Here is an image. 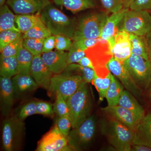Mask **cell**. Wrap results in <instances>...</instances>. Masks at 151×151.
Instances as JSON below:
<instances>
[{
    "mask_svg": "<svg viewBox=\"0 0 151 151\" xmlns=\"http://www.w3.org/2000/svg\"><path fill=\"white\" fill-rule=\"evenodd\" d=\"M132 54L136 55L149 60L147 41L146 36L130 34Z\"/></svg>",
    "mask_w": 151,
    "mask_h": 151,
    "instance_id": "25",
    "label": "cell"
},
{
    "mask_svg": "<svg viewBox=\"0 0 151 151\" xmlns=\"http://www.w3.org/2000/svg\"><path fill=\"white\" fill-rule=\"evenodd\" d=\"M134 144L145 145L151 148V112L145 115L135 130Z\"/></svg>",
    "mask_w": 151,
    "mask_h": 151,
    "instance_id": "21",
    "label": "cell"
},
{
    "mask_svg": "<svg viewBox=\"0 0 151 151\" xmlns=\"http://www.w3.org/2000/svg\"><path fill=\"white\" fill-rule=\"evenodd\" d=\"M12 81L15 97L32 92L39 87L29 74L18 73L12 78Z\"/></svg>",
    "mask_w": 151,
    "mask_h": 151,
    "instance_id": "20",
    "label": "cell"
},
{
    "mask_svg": "<svg viewBox=\"0 0 151 151\" xmlns=\"http://www.w3.org/2000/svg\"><path fill=\"white\" fill-rule=\"evenodd\" d=\"M55 37L52 35L45 38L44 41L42 53L47 52L52 50L55 48Z\"/></svg>",
    "mask_w": 151,
    "mask_h": 151,
    "instance_id": "45",
    "label": "cell"
},
{
    "mask_svg": "<svg viewBox=\"0 0 151 151\" xmlns=\"http://www.w3.org/2000/svg\"><path fill=\"white\" fill-rule=\"evenodd\" d=\"M45 39H24L23 46L34 56L42 55Z\"/></svg>",
    "mask_w": 151,
    "mask_h": 151,
    "instance_id": "34",
    "label": "cell"
},
{
    "mask_svg": "<svg viewBox=\"0 0 151 151\" xmlns=\"http://www.w3.org/2000/svg\"><path fill=\"white\" fill-rule=\"evenodd\" d=\"M36 104V101H32L24 104L20 108L17 116L24 121L29 116L37 114Z\"/></svg>",
    "mask_w": 151,
    "mask_h": 151,
    "instance_id": "38",
    "label": "cell"
},
{
    "mask_svg": "<svg viewBox=\"0 0 151 151\" xmlns=\"http://www.w3.org/2000/svg\"><path fill=\"white\" fill-rule=\"evenodd\" d=\"M23 35H21L5 47L1 51V57L16 56L22 47L24 41Z\"/></svg>",
    "mask_w": 151,
    "mask_h": 151,
    "instance_id": "33",
    "label": "cell"
},
{
    "mask_svg": "<svg viewBox=\"0 0 151 151\" xmlns=\"http://www.w3.org/2000/svg\"><path fill=\"white\" fill-rule=\"evenodd\" d=\"M77 63L81 65V66H84V67L89 68L93 69V64H92V61L86 55L82 58Z\"/></svg>",
    "mask_w": 151,
    "mask_h": 151,
    "instance_id": "46",
    "label": "cell"
},
{
    "mask_svg": "<svg viewBox=\"0 0 151 151\" xmlns=\"http://www.w3.org/2000/svg\"><path fill=\"white\" fill-rule=\"evenodd\" d=\"M96 122L94 116H89L78 127L72 129L68 137L72 150H79L91 142L95 134Z\"/></svg>",
    "mask_w": 151,
    "mask_h": 151,
    "instance_id": "9",
    "label": "cell"
},
{
    "mask_svg": "<svg viewBox=\"0 0 151 151\" xmlns=\"http://www.w3.org/2000/svg\"><path fill=\"white\" fill-rule=\"evenodd\" d=\"M19 73L16 56L1 57L0 75L3 77L12 78Z\"/></svg>",
    "mask_w": 151,
    "mask_h": 151,
    "instance_id": "27",
    "label": "cell"
},
{
    "mask_svg": "<svg viewBox=\"0 0 151 151\" xmlns=\"http://www.w3.org/2000/svg\"><path fill=\"white\" fill-rule=\"evenodd\" d=\"M31 75L39 87L48 90L53 74L44 62L41 55L34 56Z\"/></svg>",
    "mask_w": 151,
    "mask_h": 151,
    "instance_id": "15",
    "label": "cell"
},
{
    "mask_svg": "<svg viewBox=\"0 0 151 151\" xmlns=\"http://www.w3.org/2000/svg\"><path fill=\"white\" fill-rule=\"evenodd\" d=\"M111 74L110 72L107 77L102 78L98 77L96 73H94L92 83L97 89L100 101H103L105 98L106 93L111 84Z\"/></svg>",
    "mask_w": 151,
    "mask_h": 151,
    "instance_id": "32",
    "label": "cell"
},
{
    "mask_svg": "<svg viewBox=\"0 0 151 151\" xmlns=\"http://www.w3.org/2000/svg\"><path fill=\"white\" fill-rule=\"evenodd\" d=\"M85 56H86V53L84 50L71 45L68 52V64L78 63L80 60Z\"/></svg>",
    "mask_w": 151,
    "mask_h": 151,
    "instance_id": "39",
    "label": "cell"
},
{
    "mask_svg": "<svg viewBox=\"0 0 151 151\" xmlns=\"http://www.w3.org/2000/svg\"><path fill=\"white\" fill-rule=\"evenodd\" d=\"M123 1V8H129L130 6L132 5L134 0H122Z\"/></svg>",
    "mask_w": 151,
    "mask_h": 151,
    "instance_id": "49",
    "label": "cell"
},
{
    "mask_svg": "<svg viewBox=\"0 0 151 151\" xmlns=\"http://www.w3.org/2000/svg\"><path fill=\"white\" fill-rule=\"evenodd\" d=\"M133 151H151V148L148 146L142 145L133 144L132 150Z\"/></svg>",
    "mask_w": 151,
    "mask_h": 151,
    "instance_id": "47",
    "label": "cell"
},
{
    "mask_svg": "<svg viewBox=\"0 0 151 151\" xmlns=\"http://www.w3.org/2000/svg\"><path fill=\"white\" fill-rule=\"evenodd\" d=\"M68 52L55 50L44 52L41 56L44 62L53 74H60L65 70L67 65Z\"/></svg>",
    "mask_w": 151,
    "mask_h": 151,
    "instance_id": "18",
    "label": "cell"
},
{
    "mask_svg": "<svg viewBox=\"0 0 151 151\" xmlns=\"http://www.w3.org/2000/svg\"><path fill=\"white\" fill-rule=\"evenodd\" d=\"M6 3L17 14L40 13L51 4L50 0H7Z\"/></svg>",
    "mask_w": 151,
    "mask_h": 151,
    "instance_id": "14",
    "label": "cell"
},
{
    "mask_svg": "<svg viewBox=\"0 0 151 151\" xmlns=\"http://www.w3.org/2000/svg\"><path fill=\"white\" fill-rule=\"evenodd\" d=\"M129 8H123L122 9L112 13L108 17L102 30L100 38L107 41L115 38L119 32L120 24L125 14Z\"/></svg>",
    "mask_w": 151,
    "mask_h": 151,
    "instance_id": "19",
    "label": "cell"
},
{
    "mask_svg": "<svg viewBox=\"0 0 151 151\" xmlns=\"http://www.w3.org/2000/svg\"><path fill=\"white\" fill-rule=\"evenodd\" d=\"M52 35L50 31L40 17L38 21L29 30L23 34V37L24 39H45Z\"/></svg>",
    "mask_w": 151,
    "mask_h": 151,
    "instance_id": "30",
    "label": "cell"
},
{
    "mask_svg": "<svg viewBox=\"0 0 151 151\" xmlns=\"http://www.w3.org/2000/svg\"><path fill=\"white\" fill-rule=\"evenodd\" d=\"M40 14L16 15V25L19 32L24 34L29 30L40 19Z\"/></svg>",
    "mask_w": 151,
    "mask_h": 151,
    "instance_id": "26",
    "label": "cell"
},
{
    "mask_svg": "<svg viewBox=\"0 0 151 151\" xmlns=\"http://www.w3.org/2000/svg\"><path fill=\"white\" fill-rule=\"evenodd\" d=\"M129 9L138 11L151 10V0H134Z\"/></svg>",
    "mask_w": 151,
    "mask_h": 151,
    "instance_id": "44",
    "label": "cell"
},
{
    "mask_svg": "<svg viewBox=\"0 0 151 151\" xmlns=\"http://www.w3.org/2000/svg\"><path fill=\"white\" fill-rule=\"evenodd\" d=\"M76 72L77 75L81 76L84 81L87 83H91L93 79L95 71L91 68L84 67L77 63L68 64L63 72L71 73Z\"/></svg>",
    "mask_w": 151,
    "mask_h": 151,
    "instance_id": "31",
    "label": "cell"
},
{
    "mask_svg": "<svg viewBox=\"0 0 151 151\" xmlns=\"http://www.w3.org/2000/svg\"><path fill=\"white\" fill-rule=\"evenodd\" d=\"M84 51L86 56L92 61L93 69L97 76L102 78L107 77L110 72L107 64L113 57L108 41L102 38L96 44Z\"/></svg>",
    "mask_w": 151,
    "mask_h": 151,
    "instance_id": "7",
    "label": "cell"
},
{
    "mask_svg": "<svg viewBox=\"0 0 151 151\" xmlns=\"http://www.w3.org/2000/svg\"><path fill=\"white\" fill-rule=\"evenodd\" d=\"M81 76L67 72L53 74L48 89L52 93H59L65 100L78 89L83 81Z\"/></svg>",
    "mask_w": 151,
    "mask_h": 151,
    "instance_id": "10",
    "label": "cell"
},
{
    "mask_svg": "<svg viewBox=\"0 0 151 151\" xmlns=\"http://www.w3.org/2000/svg\"><path fill=\"white\" fill-rule=\"evenodd\" d=\"M15 17L9 8L4 4L0 8V32L8 29L17 30L16 26Z\"/></svg>",
    "mask_w": 151,
    "mask_h": 151,
    "instance_id": "29",
    "label": "cell"
},
{
    "mask_svg": "<svg viewBox=\"0 0 151 151\" xmlns=\"http://www.w3.org/2000/svg\"><path fill=\"white\" fill-rule=\"evenodd\" d=\"M6 1L7 0H0V6H2L4 5L5 4Z\"/></svg>",
    "mask_w": 151,
    "mask_h": 151,
    "instance_id": "50",
    "label": "cell"
},
{
    "mask_svg": "<svg viewBox=\"0 0 151 151\" xmlns=\"http://www.w3.org/2000/svg\"><path fill=\"white\" fill-rule=\"evenodd\" d=\"M102 133L116 150L130 151L134 144L135 131L110 118L101 124Z\"/></svg>",
    "mask_w": 151,
    "mask_h": 151,
    "instance_id": "2",
    "label": "cell"
},
{
    "mask_svg": "<svg viewBox=\"0 0 151 151\" xmlns=\"http://www.w3.org/2000/svg\"><path fill=\"white\" fill-rule=\"evenodd\" d=\"M124 90V86L119 82V79L112 73L111 84L105 96L108 106L118 105L120 97Z\"/></svg>",
    "mask_w": 151,
    "mask_h": 151,
    "instance_id": "24",
    "label": "cell"
},
{
    "mask_svg": "<svg viewBox=\"0 0 151 151\" xmlns=\"http://www.w3.org/2000/svg\"><path fill=\"white\" fill-rule=\"evenodd\" d=\"M25 124L17 115L8 117L3 122L2 142L6 151L18 150L24 134Z\"/></svg>",
    "mask_w": 151,
    "mask_h": 151,
    "instance_id": "5",
    "label": "cell"
},
{
    "mask_svg": "<svg viewBox=\"0 0 151 151\" xmlns=\"http://www.w3.org/2000/svg\"><path fill=\"white\" fill-rule=\"evenodd\" d=\"M102 110L110 118L115 119L130 129L135 131L142 119L132 111L119 105L109 106Z\"/></svg>",
    "mask_w": 151,
    "mask_h": 151,
    "instance_id": "13",
    "label": "cell"
},
{
    "mask_svg": "<svg viewBox=\"0 0 151 151\" xmlns=\"http://www.w3.org/2000/svg\"><path fill=\"white\" fill-rule=\"evenodd\" d=\"M36 109L37 114H40L45 116H53L55 113L53 105L48 102L42 101L36 102Z\"/></svg>",
    "mask_w": 151,
    "mask_h": 151,
    "instance_id": "41",
    "label": "cell"
},
{
    "mask_svg": "<svg viewBox=\"0 0 151 151\" xmlns=\"http://www.w3.org/2000/svg\"><path fill=\"white\" fill-rule=\"evenodd\" d=\"M150 97L151 99V83L150 86Z\"/></svg>",
    "mask_w": 151,
    "mask_h": 151,
    "instance_id": "51",
    "label": "cell"
},
{
    "mask_svg": "<svg viewBox=\"0 0 151 151\" xmlns=\"http://www.w3.org/2000/svg\"><path fill=\"white\" fill-rule=\"evenodd\" d=\"M101 38L97 39H84L79 40L73 41L72 45L76 47L83 50H86L96 44L101 40Z\"/></svg>",
    "mask_w": 151,
    "mask_h": 151,
    "instance_id": "43",
    "label": "cell"
},
{
    "mask_svg": "<svg viewBox=\"0 0 151 151\" xmlns=\"http://www.w3.org/2000/svg\"><path fill=\"white\" fill-rule=\"evenodd\" d=\"M87 84L83 81L77 91L66 100L72 129L78 127L90 115L92 103Z\"/></svg>",
    "mask_w": 151,
    "mask_h": 151,
    "instance_id": "3",
    "label": "cell"
},
{
    "mask_svg": "<svg viewBox=\"0 0 151 151\" xmlns=\"http://www.w3.org/2000/svg\"><path fill=\"white\" fill-rule=\"evenodd\" d=\"M56 4L64 7L76 14L87 9H95L98 6V0H53Z\"/></svg>",
    "mask_w": 151,
    "mask_h": 151,
    "instance_id": "22",
    "label": "cell"
},
{
    "mask_svg": "<svg viewBox=\"0 0 151 151\" xmlns=\"http://www.w3.org/2000/svg\"><path fill=\"white\" fill-rule=\"evenodd\" d=\"M148 44L149 60L151 63V31L146 36Z\"/></svg>",
    "mask_w": 151,
    "mask_h": 151,
    "instance_id": "48",
    "label": "cell"
},
{
    "mask_svg": "<svg viewBox=\"0 0 151 151\" xmlns=\"http://www.w3.org/2000/svg\"><path fill=\"white\" fill-rule=\"evenodd\" d=\"M36 151H72L68 138L64 136L55 124L38 143Z\"/></svg>",
    "mask_w": 151,
    "mask_h": 151,
    "instance_id": "11",
    "label": "cell"
},
{
    "mask_svg": "<svg viewBox=\"0 0 151 151\" xmlns=\"http://www.w3.org/2000/svg\"><path fill=\"white\" fill-rule=\"evenodd\" d=\"M15 99L12 78L0 77V100L2 113L7 116L13 106Z\"/></svg>",
    "mask_w": 151,
    "mask_h": 151,
    "instance_id": "17",
    "label": "cell"
},
{
    "mask_svg": "<svg viewBox=\"0 0 151 151\" xmlns=\"http://www.w3.org/2000/svg\"><path fill=\"white\" fill-rule=\"evenodd\" d=\"M107 67L109 71L121 81L126 90L136 97H140L142 89L136 84L123 63L113 57L107 64Z\"/></svg>",
    "mask_w": 151,
    "mask_h": 151,
    "instance_id": "12",
    "label": "cell"
},
{
    "mask_svg": "<svg viewBox=\"0 0 151 151\" xmlns=\"http://www.w3.org/2000/svg\"><path fill=\"white\" fill-rule=\"evenodd\" d=\"M118 105L132 111L141 119L145 115L142 105L138 103L133 94L126 89L124 90L120 97Z\"/></svg>",
    "mask_w": 151,
    "mask_h": 151,
    "instance_id": "23",
    "label": "cell"
},
{
    "mask_svg": "<svg viewBox=\"0 0 151 151\" xmlns=\"http://www.w3.org/2000/svg\"><path fill=\"white\" fill-rule=\"evenodd\" d=\"M55 48L59 51L68 50L72 45L73 40L70 38L63 35H56Z\"/></svg>",
    "mask_w": 151,
    "mask_h": 151,
    "instance_id": "42",
    "label": "cell"
},
{
    "mask_svg": "<svg viewBox=\"0 0 151 151\" xmlns=\"http://www.w3.org/2000/svg\"><path fill=\"white\" fill-rule=\"evenodd\" d=\"M113 57L119 62L124 63L132 54L130 34L120 31L115 36V44L112 49Z\"/></svg>",
    "mask_w": 151,
    "mask_h": 151,
    "instance_id": "16",
    "label": "cell"
},
{
    "mask_svg": "<svg viewBox=\"0 0 151 151\" xmlns=\"http://www.w3.org/2000/svg\"><path fill=\"white\" fill-rule=\"evenodd\" d=\"M129 34L146 36L151 31V16L148 11L129 9L125 14L119 28Z\"/></svg>",
    "mask_w": 151,
    "mask_h": 151,
    "instance_id": "6",
    "label": "cell"
},
{
    "mask_svg": "<svg viewBox=\"0 0 151 151\" xmlns=\"http://www.w3.org/2000/svg\"><path fill=\"white\" fill-rule=\"evenodd\" d=\"M55 124L63 134L68 137L71 128L72 129V124L69 116L58 117Z\"/></svg>",
    "mask_w": 151,
    "mask_h": 151,
    "instance_id": "37",
    "label": "cell"
},
{
    "mask_svg": "<svg viewBox=\"0 0 151 151\" xmlns=\"http://www.w3.org/2000/svg\"><path fill=\"white\" fill-rule=\"evenodd\" d=\"M40 15L52 35L65 36L73 40L76 19L68 17L51 3L42 11Z\"/></svg>",
    "mask_w": 151,
    "mask_h": 151,
    "instance_id": "1",
    "label": "cell"
},
{
    "mask_svg": "<svg viewBox=\"0 0 151 151\" xmlns=\"http://www.w3.org/2000/svg\"><path fill=\"white\" fill-rule=\"evenodd\" d=\"M55 94V100L53 104L54 113L58 117L69 116V111L67 101L59 93Z\"/></svg>",
    "mask_w": 151,
    "mask_h": 151,
    "instance_id": "35",
    "label": "cell"
},
{
    "mask_svg": "<svg viewBox=\"0 0 151 151\" xmlns=\"http://www.w3.org/2000/svg\"><path fill=\"white\" fill-rule=\"evenodd\" d=\"M21 34L17 30L8 29L0 32V50Z\"/></svg>",
    "mask_w": 151,
    "mask_h": 151,
    "instance_id": "36",
    "label": "cell"
},
{
    "mask_svg": "<svg viewBox=\"0 0 151 151\" xmlns=\"http://www.w3.org/2000/svg\"><path fill=\"white\" fill-rule=\"evenodd\" d=\"M16 57L19 73L31 75V68L34 55L23 47L19 50Z\"/></svg>",
    "mask_w": 151,
    "mask_h": 151,
    "instance_id": "28",
    "label": "cell"
},
{
    "mask_svg": "<svg viewBox=\"0 0 151 151\" xmlns=\"http://www.w3.org/2000/svg\"><path fill=\"white\" fill-rule=\"evenodd\" d=\"M109 14L102 11L94 12L76 19L73 41L100 38Z\"/></svg>",
    "mask_w": 151,
    "mask_h": 151,
    "instance_id": "4",
    "label": "cell"
},
{
    "mask_svg": "<svg viewBox=\"0 0 151 151\" xmlns=\"http://www.w3.org/2000/svg\"><path fill=\"white\" fill-rule=\"evenodd\" d=\"M105 12L113 13L123 8L122 0H99Z\"/></svg>",
    "mask_w": 151,
    "mask_h": 151,
    "instance_id": "40",
    "label": "cell"
},
{
    "mask_svg": "<svg viewBox=\"0 0 151 151\" xmlns=\"http://www.w3.org/2000/svg\"><path fill=\"white\" fill-rule=\"evenodd\" d=\"M136 84L142 89L151 83V63L142 57L132 54L123 63Z\"/></svg>",
    "mask_w": 151,
    "mask_h": 151,
    "instance_id": "8",
    "label": "cell"
}]
</instances>
